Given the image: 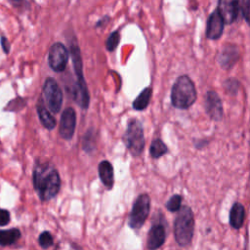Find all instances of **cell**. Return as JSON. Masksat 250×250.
<instances>
[{"label": "cell", "mask_w": 250, "mask_h": 250, "mask_svg": "<svg viewBox=\"0 0 250 250\" xmlns=\"http://www.w3.org/2000/svg\"><path fill=\"white\" fill-rule=\"evenodd\" d=\"M32 179L34 188L42 201H48L58 194L61 188L60 175L50 164H38Z\"/></svg>", "instance_id": "6da1fadb"}, {"label": "cell", "mask_w": 250, "mask_h": 250, "mask_svg": "<svg viewBox=\"0 0 250 250\" xmlns=\"http://www.w3.org/2000/svg\"><path fill=\"white\" fill-rule=\"evenodd\" d=\"M196 100V90L188 76H180L174 83L171 91L172 104L180 109H187Z\"/></svg>", "instance_id": "7a4b0ae2"}, {"label": "cell", "mask_w": 250, "mask_h": 250, "mask_svg": "<svg viewBox=\"0 0 250 250\" xmlns=\"http://www.w3.org/2000/svg\"><path fill=\"white\" fill-rule=\"evenodd\" d=\"M174 223L175 240L180 246H187L191 242L194 230V218L191 209L181 207Z\"/></svg>", "instance_id": "3957f363"}, {"label": "cell", "mask_w": 250, "mask_h": 250, "mask_svg": "<svg viewBox=\"0 0 250 250\" xmlns=\"http://www.w3.org/2000/svg\"><path fill=\"white\" fill-rule=\"evenodd\" d=\"M70 54L73 62L74 71L77 76V81L73 89V99L82 108H87L89 105V92L83 77L80 49L76 43H72L70 45Z\"/></svg>", "instance_id": "277c9868"}, {"label": "cell", "mask_w": 250, "mask_h": 250, "mask_svg": "<svg viewBox=\"0 0 250 250\" xmlns=\"http://www.w3.org/2000/svg\"><path fill=\"white\" fill-rule=\"evenodd\" d=\"M124 142L133 155L138 156L142 153L145 147V137L143 126L139 120L131 119L129 121L124 135Z\"/></svg>", "instance_id": "5b68a950"}, {"label": "cell", "mask_w": 250, "mask_h": 250, "mask_svg": "<svg viewBox=\"0 0 250 250\" xmlns=\"http://www.w3.org/2000/svg\"><path fill=\"white\" fill-rule=\"evenodd\" d=\"M150 209V198L147 194L144 193L136 199L132 211L129 215V226L134 229H140L146 222Z\"/></svg>", "instance_id": "8992f818"}, {"label": "cell", "mask_w": 250, "mask_h": 250, "mask_svg": "<svg viewBox=\"0 0 250 250\" xmlns=\"http://www.w3.org/2000/svg\"><path fill=\"white\" fill-rule=\"evenodd\" d=\"M43 96L48 109L53 113H58L62 104V92L54 78L49 77L45 80Z\"/></svg>", "instance_id": "52a82bcc"}, {"label": "cell", "mask_w": 250, "mask_h": 250, "mask_svg": "<svg viewBox=\"0 0 250 250\" xmlns=\"http://www.w3.org/2000/svg\"><path fill=\"white\" fill-rule=\"evenodd\" d=\"M68 51L66 47L61 43H54L49 50L48 54V63L49 66L56 72H62L65 69L68 62Z\"/></svg>", "instance_id": "ba28073f"}, {"label": "cell", "mask_w": 250, "mask_h": 250, "mask_svg": "<svg viewBox=\"0 0 250 250\" xmlns=\"http://www.w3.org/2000/svg\"><path fill=\"white\" fill-rule=\"evenodd\" d=\"M76 127V113L72 107H66L61 116L59 132L62 139L71 140Z\"/></svg>", "instance_id": "9c48e42d"}, {"label": "cell", "mask_w": 250, "mask_h": 250, "mask_svg": "<svg viewBox=\"0 0 250 250\" xmlns=\"http://www.w3.org/2000/svg\"><path fill=\"white\" fill-rule=\"evenodd\" d=\"M217 11L223 18L225 23H232L238 16L239 0H218Z\"/></svg>", "instance_id": "30bf717a"}, {"label": "cell", "mask_w": 250, "mask_h": 250, "mask_svg": "<svg viewBox=\"0 0 250 250\" xmlns=\"http://www.w3.org/2000/svg\"><path fill=\"white\" fill-rule=\"evenodd\" d=\"M204 106L207 114L214 120H220L223 117V105L218 94L209 91L205 95Z\"/></svg>", "instance_id": "8fae6325"}, {"label": "cell", "mask_w": 250, "mask_h": 250, "mask_svg": "<svg viewBox=\"0 0 250 250\" xmlns=\"http://www.w3.org/2000/svg\"><path fill=\"white\" fill-rule=\"evenodd\" d=\"M225 21L219 12L215 10L212 12L207 20L206 25V37L211 40H216L221 37L224 31Z\"/></svg>", "instance_id": "7c38bea8"}, {"label": "cell", "mask_w": 250, "mask_h": 250, "mask_svg": "<svg viewBox=\"0 0 250 250\" xmlns=\"http://www.w3.org/2000/svg\"><path fill=\"white\" fill-rule=\"evenodd\" d=\"M166 238V230L165 227L158 223L151 227L148 231L147 236V245L148 249H157L163 245Z\"/></svg>", "instance_id": "4fadbf2b"}, {"label": "cell", "mask_w": 250, "mask_h": 250, "mask_svg": "<svg viewBox=\"0 0 250 250\" xmlns=\"http://www.w3.org/2000/svg\"><path fill=\"white\" fill-rule=\"evenodd\" d=\"M239 58V52L236 46L227 45L219 55V62L224 68H231Z\"/></svg>", "instance_id": "5bb4252c"}, {"label": "cell", "mask_w": 250, "mask_h": 250, "mask_svg": "<svg viewBox=\"0 0 250 250\" xmlns=\"http://www.w3.org/2000/svg\"><path fill=\"white\" fill-rule=\"evenodd\" d=\"M99 177L107 189L113 187V167L109 161L104 160L99 164Z\"/></svg>", "instance_id": "9a60e30c"}, {"label": "cell", "mask_w": 250, "mask_h": 250, "mask_svg": "<svg viewBox=\"0 0 250 250\" xmlns=\"http://www.w3.org/2000/svg\"><path fill=\"white\" fill-rule=\"evenodd\" d=\"M36 108H37V113H38V116H39V119H40V122L42 123V125L48 130L54 129L56 126V119L51 114L50 110L44 105L41 99L38 101Z\"/></svg>", "instance_id": "2e32d148"}, {"label": "cell", "mask_w": 250, "mask_h": 250, "mask_svg": "<svg viewBox=\"0 0 250 250\" xmlns=\"http://www.w3.org/2000/svg\"><path fill=\"white\" fill-rule=\"evenodd\" d=\"M245 209L242 204L236 202L232 205L229 212V224L234 229H240L244 223Z\"/></svg>", "instance_id": "e0dca14e"}, {"label": "cell", "mask_w": 250, "mask_h": 250, "mask_svg": "<svg viewBox=\"0 0 250 250\" xmlns=\"http://www.w3.org/2000/svg\"><path fill=\"white\" fill-rule=\"evenodd\" d=\"M21 237V231L18 229L0 230V246H8L17 242Z\"/></svg>", "instance_id": "ac0fdd59"}, {"label": "cell", "mask_w": 250, "mask_h": 250, "mask_svg": "<svg viewBox=\"0 0 250 250\" xmlns=\"http://www.w3.org/2000/svg\"><path fill=\"white\" fill-rule=\"evenodd\" d=\"M151 94H152V89L150 87L146 88L145 90H143L141 92V94L135 99V101L133 102V107L136 110H143L145 109L150 101L151 98Z\"/></svg>", "instance_id": "d6986e66"}, {"label": "cell", "mask_w": 250, "mask_h": 250, "mask_svg": "<svg viewBox=\"0 0 250 250\" xmlns=\"http://www.w3.org/2000/svg\"><path fill=\"white\" fill-rule=\"evenodd\" d=\"M168 151V148L166 145L160 140V139H155L150 146L149 148V153L152 158H158L165 154Z\"/></svg>", "instance_id": "ffe728a7"}, {"label": "cell", "mask_w": 250, "mask_h": 250, "mask_svg": "<svg viewBox=\"0 0 250 250\" xmlns=\"http://www.w3.org/2000/svg\"><path fill=\"white\" fill-rule=\"evenodd\" d=\"M120 41V34L118 31H113L112 33H110V35L107 37L106 41H105V47L108 51H114L116 49V47L118 46Z\"/></svg>", "instance_id": "44dd1931"}, {"label": "cell", "mask_w": 250, "mask_h": 250, "mask_svg": "<svg viewBox=\"0 0 250 250\" xmlns=\"http://www.w3.org/2000/svg\"><path fill=\"white\" fill-rule=\"evenodd\" d=\"M38 243L43 249H47L54 244V239L49 231H43L38 237Z\"/></svg>", "instance_id": "7402d4cb"}, {"label": "cell", "mask_w": 250, "mask_h": 250, "mask_svg": "<svg viewBox=\"0 0 250 250\" xmlns=\"http://www.w3.org/2000/svg\"><path fill=\"white\" fill-rule=\"evenodd\" d=\"M182 196L179 194L173 195L166 203V208L171 212H177L181 208Z\"/></svg>", "instance_id": "603a6c76"}, {"label": "cell", "mask_w": 250, "mask_h": 250, "mask_svg": "<svg viewBox=\"0 0 250 250\" xmlns=\"http://www.w3.org/2000/svg\"><path fill=\"white\" fill-rule=\"evenodd\" d=\"M239 10L246 22L250 25V0H239Z\"/></svg>", "instance_id": "cb8c5ba5"}, {"label": "cell", "mask_w": 250, "mask_h": 250, "mask_svg": "<svg viewBox=\"0 0 250 250\" xmlns=\"http://www.w3.org/2000/svg\"><path fill=\"white\" fill-rule=\"evenodd\" d=\"M10 222V212L5 209H0V227L8 225Z\"/></svg>", "instance_id": "d4e9b609"}, {"label": "cell", "mask_w": 250, "mask_h": 250, "mask_svg": "<svg viewBox=\"0 0 250 250\" xmlns=\"http://www.w3.org/2000/svg\"><path fill=\"white\" fill-rule=\"evenodd\" d=\"M0 43H1V47L4 51V53L9 54V52H10V42L8 41V39L5 36H1Z\"/></svg>", "instance_id": "484cf974"}, {"label": "cell", "mask_w": 250, "mask_h": 250, "mask_svg": "<svg viewBox=\"0 0 250 250\" xmlns=\"http://www.w3.org/2000/svg\"><path fill=\"white\" fill-rule=\"evenodd\" d=\"M13 3H21L22 0H11Z\"/></svg>", "instance_id": "4316f807"}]
</instances>
